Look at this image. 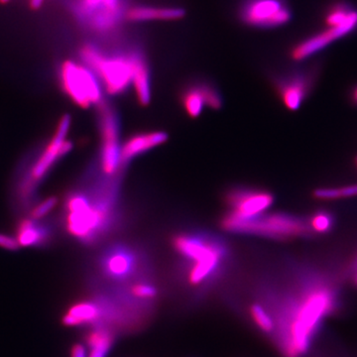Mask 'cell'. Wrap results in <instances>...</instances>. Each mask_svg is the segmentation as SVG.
Instances as JSON below:
<instances>
[{
	"label": "cell",
	"instance_id": "cell-9",
	"mask_svg": "<svg viewBox=\"0 0 357 357\" xmlns=\"http://www.w3.org/2000/svg\"><path fill=\"white\" fill-rule=\"evenodd\" d=\"M319 73L321 64L314 63L307 67L288 70L275 79L277 93L288 109L295 112L300 109L316 86Z\"/></svg>",
	"mask_w": 357,
	"mask_h": 357
},
{
	"label": "cell",
	"instance_id": "cell-11",
	"mask_svg": "<svg viewBox=\"0 0 357 357\" xmlns=\"http://www.w3.org/2000/svg\"><path fill=\"white\" fill-rule=\"evenodd\" d=\"M102 135V167L105 175L112 176L121 165L119 146V119L116 112L105 100L98 105Z\"/></svg>",
	"mask_w": 357,
	"mask_h": 357
},
{
	"label": "cell",
	"instance_id": "cell-14",
	"mask_svg": "<svg viewBox=\"0 0 357 357\" xmlns=\"http://www.w3.org/2000/svg\"><path fill=\"white\" fill-rule=\"evenodd\" d=\"M349 33L335 26L324 25L323 29L297 42L290 50V58L295 62H304L318 55L331 45L349 36Z\"/></svg>",
	"mask_w": 357,
	"mask_h": 357
},
{
	"label": "cell",
	"instance_id": "cell-2",
	"mask_svg": "<svg viewBox=\"0 0 357 357\" xmlns=\"http://www.w3.org/2000/svg\"><path fill=\"white\" fill-rule=\"evenodd\" d=\"M141 51L138 47L107 50L96 44L86 43L79 55L83 64L100 79L105 91L110 96H119L132 84L136 60Z\"/></svg>",
	"mask_w": 357,
	"mask_h": 357
},
{
	"label": "cell",
	"instance_id": "cell-24",
	"mask_svg": "<svg viewBox=\"0 0 357 357\" xmlns=\"http://www.w3.org/2000/svg\"><path fill=\"white\" fill-rule=\"evenodd\" d=\"M314 196L316 199H325V201L352 198V197H357V184L337 188H321L314 192Z\"/></svg>",
	"mask_w": 357,
	"mask_h": 357
},
{
	"label": "cell",
	"instance_id": "cell-30",
	"mask_svg": "<svg viewBox=\"0 0 357 357\" xmlns=\"http://www.w3.org/2000/svg\"><path fill=\"white\" fill-rule=\"evenodd\" d=\"M351 100L352 103L357 105V84L354 86V89H351Z\"/></svg>",
	"mask_w": 357,
	"mask_h": 357
},
{
	"label": "cell",
	"instance_id": "cell-21",
	"mask_svg": "<svg viewBox=\"0 0 357 357\" xmlns=\"http://www.w3.org/2000/svg\"><path fill=\"white\" fill-rule=\"evenodd\" d=\"M115 335L109 328L96 326L86 335L88 357H107L114 344Z\"/></svg>",
	"mask_w": 357,
	"mask_h": 357
},
{
	"label": "cell",
	"instance_id": "cell-20",
	"mask_svg": "<svg viewBox=\"0 0 357 357\" xmlns=\"http://www.w3.org/2000/svg\"><path fill=\"white\" fill-rule=\"evenodd\" d=\"M132 84L138 102L142 107H146L151 102V72L143 51L140 52L136 60Z\"/></svg>",
	"mask_w": 357,
	"mask_h": 357
},
{
	"label": "cell",
	"instance_id": "cell-4",
	"mask_svg": "<svg viewBox=\"0 0 357 357\" xmlns=\"http://www.w3.org/2000/svg\"><path fill=\"white\" fill-rule=\"evenodd\" d=\"M173 244L178 255L189 262L187 280L196 287L206 285L217 277L227 255V248L220 241L199 234H178Z\"/></svg>",
	"mask_w": 357,
	"mask_h": 357
},
{
	"label": "cell",
	"instance_id": "cell-15",
	"mask_svg": "<svg viewBox=\"0 0 357 357\" xmlns=\"http://www.w3.org/2000/svg\"><path fill=\"white\" fill-rule=\"evenodd\" d=\"M105 310L102 300H84L75 303L61 318L62 325L69 328L102 326Z\"/></svg>",
	"mask_w": 357,
	"mask_h": 357
},
{
	"label": "cell",
	"instance_id": "cell-17",
	"mask_svg": "<svg viewBox=\"0 0 357 357\" xmlns=\"http://www.w3.org/2000/svg\"><path fill=\"white\" fill-rule=\"evenodd\" d=\"M185 16V10L178 6H133L126 13V21L139 23L149 21H178Z\"/></svg>",
	"mask_w": 357,
	"mask_h": 357
},
{
	"label": "cell",
	"instance_id": "cell-23",
	"mask_svg": "<svg viewBox=\"0 0 357 357\" xmlns=\"http://www.w3.org/2000/svg\"><path fill=\"white\" fill-rule=\"evenodd\" d=\"M249 314H250L252 321H255V325L262 333L272 335L274 332L273 319L262 304L255 303V304L251 305Z\"/></svg>",
	"mask_w": 357,
	"mask_h": 357
},
{
	"label": "cell",
	"instance_id": "cell-22",
	"mask_svg": "<svg viewBox=\"0 0 357 357\" xmlns=\"http://www.w3.org/2000/svg\"><path fill=\"white\" fill-rule=\"evenodd\" d=\"M128 296L137 303H150L158 296V289L151 282L138 280L128 288Z\"/></svg>",
	"mask_w": 357,
	"mask_h": 357
},
{
	"label": "cell",
	"instance_id": "cell-16",
	"mask_svg": "<svg viewBox=\"0 0 357 357\" xmlns=\"http://www.w3.org/2000/svg\"><path fill=\"white\" fill-rule=\"evenodd\" d=\"M103 275L112 280H126L135 273L137 263L135 255L126 248L110 249L102 259Z\"/></svg>",
	"mask_w": 357,
	"mask_h": 357
},
{
	"label": "cell",
	"instance_id": "cell-27",
	"mask_svg": "<svg viewBox=\"0 0 357 357\" xmlns=\"http://www.w3.org/2000/svg\"><path fill=\"white\" fill-rule=\"evenodd\" d=\"M0 248L6 249V250L15 251L20 248V245L16 237L0 234Z\"/></svg>",
	"mask_w": 357,
	"mask_h": 357
},
{
	"label": "cell",
	"instance_id": "cell-18",
	"mask_svg": "<svg viewBox=\"0 0 357 357\" xmlns=\"http://www.w3.org/2000/svg\"><path fill=\"white\" fill-rule=\"evenodd\" d=\"M168 139L167 133L162 131L154 132L136 134L126 141L121 148V160L122 164H128L134 157L139 156L144 152L149 151L153 148L165 143Z\"/></svg>",
	"mask_w": 357,
	"mask_h": 357
},
{
	"label": "cell",
	"instance_id": "cell-25",
	"mask_svg": "<svg viewBox=\"0 0 357 357\" xmlns=\"http://www.w3.org/2000/svg\"><path fill=\"white\" fill-rule=\"evenodd\" d=\"M309 227L311 230L319 232V234H325L330 231L333 227V217L331 213L321 211L312 215L309 222Z\"/></svg>",
	"mask_w": 357,
	"mask_h": 357
},
{
	"label": "cell",
	"instance_id": "cell-1",
	"mask_svg": "<svg viewBox=\"0 0 357 357\" xmlns=\"http://www.w3.org/2000/svg\"><path fill=\"white\" fill-rule=\"evenodd\" d=\"M271 305H263L274 321L272 337L284 357H305L328 319L344 307L342 279L321 269H304Z\"/></svg>",
	"mask_w": 357,
	"mask_h": 357
},
{
	"label": "cell",
	"instance_id": "cell-13",
	"mask_svg": "<svg viewBox=\"0 0 357 357\" xmlns=\"http://www.w3.org/2000/svg\"><path fill=\"white\" fill-rule=\"evenodd\" d=\"M227 204L231 206L229 213L239 218H253L262 215L274 203V197L261 190H232L227 196Z\"/></svg>",
	"mask_w": 357,
	"mask_h": 357
},
{
	"label": "cell",
	"instance_id": "cell-31",
	"mask_svg": "<svg viewBox=\"0 0 357 357\" xmlns=\"http://www.w3.org/2000/svg\"><path fill=\"white\" fill-rule=\"evenodd\" d=\"M352 281L357 286V270H354V275H352Z\"/></svg>",
	"mask_w": 357,
	"mask_h": 357
},
{
	"label": "cell",
	"instance_id": "cell-10",
	"mask_svg": "<svg viewBox=\"0 0 357 357\" xmlns=\"http://www.w3.org/2000/svg\"><path fill=\"white\" fill-rule=\"evenodd\" d=\"M70 122H72V117L69 114H65L61 119L53 138L39 159L35 162L28 182L23 185L22 192H24V195L31 194L34 185H36L46 176L56 161L64 157L72 150L73 143L66 140L67 134L69 132Z\"/></svg>",
	"mask_w": 357,
	"mask_h": 357
},
{
	"label": "cell",
	"instance_id": "cell-29",
	"mask_svg": "<svg viewBox=\"0 0 357 357\" xmlns=\"http://www.w3.org/2000/svg\"><path fill=\"white\" fill-rule=\"evenodd\" d=\"M45 0H30V6L32 8L38 9L44 3Z\"/></svg>",
	"mask_w": 357,
	"mask_h": 357
},
{
	"label": "cell",
	"instance_id": "cell-33",
	"mask_svg": "<svg viewBox=\"0 0 357 357\" xmlns=\"http://www.w3.org/2000/svg\"><path fill=\"white\" fill-rule=\"evenodd\" d=\"M356 164H357V157H356Z\"/></svg>",
	"mask_w": 357,
	"mask_h": 357
},
{
	"label": "cell",
	"instance_id": "cell-6",
	"mask_svg": "<svg viewBox=\"0 0 357 357\" xmlns=\"http://www.w3.org/2000/svg\"><path fill=\"white\" fill-rule=\"evenodd\" d=\"M128 0H72L70 11L86 31L112 35L126 21Z\"/></svg>",
	"mask_w": 357,
	"mask_h": 357
},
{
	"label": "cell",
	"instance_id": "cell-32",
	"mask_svg": "<svg viewBox=\"0 0 357 357\" xmlns=\"http://www.w3.org/2000/svg\"><path fill=\"white\" fill-rule=\"evenodd\" d=\"M2 2L9 1V0H1Z\"/></svg>",
	"mask_w": 357,
	"mask_h": 357
},
{
	"label": "cell",
	"instance_id": "cell-5",
	"mask_svg": "<svg viewBox=\"0 0 357 357\" xmlns=\"http://www.w3.org/2000/svg\"><path fill=\"white\" fill-rule=\"evenodd\" d=\"M222 225L227 231L275 239L304 236L311 231L309 223L286 213H262L253 218H239L229 213L222 218Z\"/></svg>",
	"mask_w": 357,
	"mask_h": 357
},
{
	"label": "cell",
	"instance_id": "cell-8",
	"mask_svg": "<svg viewBox=\"0 0 357 357\" xmlns=\"http://www.w3.org/2000/svg\"><path fill=\"white\" fill-rule=\"evenodd\" d=\"M237 15L249 27L276 29L292 21L293 10L288 0H241Z\"/></svg>",
	"mask_w": 357,
	"mask_h": 357
},
{
	"label": "cell",
	"instance_id": "cell-12",
	"mask_svg": "<svg viewBox=\"0 0 357 357\" xmlns=\"http://www.w3.org/2000/svg\"><path fill=\"white\" fill-rule=\"evenodd\" d=\"M183 109L192 119L199 116L206 107L211 109H220L222 98L220 91L213 84L206 81H198L185 86L181 93Z\"/></svg>",
	"mask_w": 357,
	"mask_h": 357
},
{
	"label": "cell",
	"instance_id": "cell-26",
	"mask_svg": "<svg viewBox=\"0 0 357 357\" xmlns=\"http://www.w3.org/2000/svg\"><path fill=\"white\" fill-rule=\"evenodd\" d=\"M58 204V199L56 197H50V198L44 199L41 204H39L34 210L32 211L31 218H34V220H40L45 217V215H48L49 213Z\"/></svg>",
	"mask_w": 357,
	"mask_h": 357
},
{
	"label": "cell",
	"instance_id": "cell-7",
	"mask_svg": "<svg viewBox=\"0 0 357 357\" xmlns=\"http://www.w3.org/2000/svg\"><path fill=\"white\" fill-rule=\"evenodd\" d=\"M60 82L66 95L83 109L103 102L102 84L95 73L84 64L65 61L60 68Z\"/></svg>",
	"mask_w": 357,
	"mask_h": 357
},
{
	"label": "cell",
	"instance_id": "cell-3",
	"mask_svg": "<svg viewBox=\"0 0 357 357\" xmlns=\"http://www.w3.org/2000/svg\"><path fill=\"white\" fill-rule=\"evenodd\" d=\"M112 190L109 189L98 199H89L83 192L70 195L66 204V227L68 231L76 238L93 243L102 236L112 225Z\"/></svg>",
	"mask_w": 357,
	"mask_h": 357
},
{
	"label": "cell",
	"instance_id": "cell-28",
	"mask_svg": "<svg viewBox=\"0 0 357 357\" xmlns=\"http://www.w3.org/2000/svg\"><path fill=\"white\" fill-rule=\"evenodd\" d=\"M70 357H88V349L82 342L73 344L70 351Z\"/></svg>",
	"mask_w": 357,
	"mask_h": 357
},
{
	"label": "cell",
	"instance_id": "cell-19",
	"mask_svg": "<svg viewBox=\"0 0 357 357\" xmlns=\"http://www.w3.org/2000/svg\"><path fill=\"white\" fill-rule=\"evenodd\" d=\"M51 238V231L47 225L37 222L34 218L22 220L17 227L16 239L20 246L39 248L46 245Z\"/></svg>",
	"mask_w": 357,
	"mask_h": 357
}]
</instances>
